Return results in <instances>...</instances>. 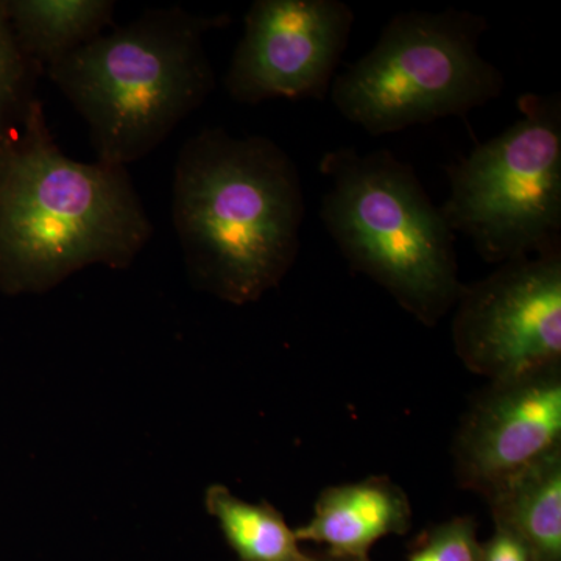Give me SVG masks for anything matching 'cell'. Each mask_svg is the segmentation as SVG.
<instances>
[{
  "label": "cell",
  "mask_w": 561,
  "mask_h": 561,
  "mask_svg": "<svg viewBox=\"0 0 561 561\" xmlns=\"http://www.w3.org/2000/svg\"><path fill=\"white\" fill-rule=\"evenodd\" d=\"M411 526L408 494L379 476L321 491L312 518L294 531L298 541L324 546L331 556L370 560L376 541L408 534Z\"/></svg>",
  "instance_id": "30bf717a"
},
{
  "label": "cell",
  "mask_w": 561,
  "mask_h": 561,
  "mask_svg": "<svg viewBox=\"0 0 561 561\" xmlns=\"http://www.w3.org/2000/svg\"><path fill=\"white\" fill-rule=\"evenodd\" d=\"M319 171L330 180L320 217L350 267L435 327L465 284L454 232L412 165L387 150L341 147L323 154Z\"/></svg>",
  "instance_id": "277c9868"
},
{
  "label": "cell",
  "mask_w": 561,
  "mask_h": 561,
  "mask_svg": "<svg viewBox=\"0 0 561 561\" xmlns=\"http://www.w3.org/2000/svg\"><path fill=\"white\" fill-rule=\"evenodd\" d=\"M300 173L265 136L206 128L173 171L172 220L192 283L243 306L275 289L300 251Z\"/></svg>",
  "instance_id": "7a4b0ae2"
},
{
  "label": "cell",
  "mask_w": 561,
  "mask_h": 561,
  "mask_svg": "<svg viewBox=\"0 0 561 561\" xmlns=\"http://www.w3.org/2000/svg\"><path fill=\"white\" fill-rule=\"evenodd\" d=\"M486 31L485 18L468 10L397 14L373 49L335 76L331 101L373 136L445 117L465 121L505 87L501 70L479 51Z\"/></svg>",
  "instance_id": "5b68a950"
},
{
  "label": "cell",
  "mask_w": 561,
  "mask_h": 561,
  "mask_svg": "<svg viewBox=\"0 0 561 561\" xmlns=\"http://www.w3.org/2000/svg\"><path fill=\"white\" fill-rule=\"evenodd\" d=\"M308 561H370V560H354L346 559V557L331 556L327 551L321 552H308Z\"/></svg>",
  "instance_id": "e0dca14e"
},
{
  "label": "cell",
  "mask_w": 561,
  "mask_h": 561,
  "mask_svg": "<svg viewBox=\"0 0 561 561\" xmlns=\"http://www.w3.org/2000/svg\"><path fill=\"white\" fill-rule=\"evenodd\" d=\"M205 505L238 561H308V552L300 548L295 531L267 502L250 504L227 486L210 485Z\"/></svg>",
  "instance_id": "4fadbf2b"
},
{
  "label": "cell",
  "mask_w": 561,
  "mask_h": 561,
  "mask_svg": "<svg viewBox=\"0 0 561 561\" xmlns=\"http://www.w3.org/2000/svg\"><path fill=\"white\" fill-rule=\"evenodd\" d=\"M38 68L22 51L0 0V136L24 117L33 99Z\"/></svg>",
  "instance_id": "5bb4252c"
},
{
  "label": "cell",
  "mask_w": 561,
  "mask_h": 561,
  "mask_svg": "<svg viewBox=\"0 0 561 561\" xmlns=\"http://www.w3.org/2000/svg\"><path fill=\"white\" fill-rule=\"evenodd\" d=\"M153 225L127 168L66 157L33 99L0 136V291L44 294L88 265L130 267Z\"/></svg>",
  "instance_id": "6da1fadb"
},
{
  "label": "cell",
  "mask_w": 561,
  "mask_h": 561,
  "mask_svg": "<svg viewBox=\"0 0 561 561\" xmlns=\"http://www.w3.org/2000/svg\"><path fill=\"white\" fill-rule=\"evenodd\" d=\"M486 501L493 522L519 535L537 561H561V449L513 476Z\"/></svg>",
  "instance_id": "7c38bea8"
},
{
  "label": "cell",
  "mask_w": 561,
  "mask_h": 561,
  "mask_svg": "<svg viewBox=\"0 0 561 561\" xmlns=\"http://www.w3.org/2000/svg\"><path fill=\"white\" fill-rule=\"evenodd\" d=\"M353 24L342 0H256L225 76L228 94L243 105L324 101Z\"/></svg>",
  "instance_id": "ba28073f"
},
{
  "label": "cell",
  "mask_w": 561,
  "mask_h": 561,
  "mask_svg": "<svg viewBox=\"0 0 561 561\" xmlns=\"http://www.w3.org/2000/svg\"><path fill=\"white\" fill-rule=\"evenodd\" d=\"M561 449V364L490 382L460 421L454 474L465 490L489 497L535 461Z\"/></svg>",
  "instance_id": "9c48e42d"
},
{
  "label": "cell",
  "mask_w": 561,
  "mask_h": 561,
  "mask_svg": "<svg viewBox=\"0 0 561 561\" xmlns=\"http://www.w3.org/2000/svg\"><path fill=\"white\" fill-rule=\"evenodd\" d=\"M230 21L180 7L149 10L46 69L87 124L99 162L142 160L201 108L216 87L205 35Z\"/></svg>",
  "instance_id": "3957f363"
},
{
  "label": "cell",
  "mask_w": 561,
  "mask_h": 561,
  "mask_svg": "<svg viewBox=\"0 0 561 561\" xmlns=\"http://www.w3.org/2000/svg\"><path fill=\"white\" fill-rule=\"evenodd\" d=\"M454 308V350L474 375L500 382L560 365L561 250L465 284Z\"/></svg>",
  "instance_id": "52a82bcc"
},
{
  "label": "cell",
  "mask_w": 561,
  "mask_h": 561,
  "mask_svg": "<svg viewBox=\"0 0 561 561\" xmlns=\"http://www.w3.org/2000/svg\"><path fill=\"white\" fill-rule=\"evenodd\" d=\"M522 119L446 168L440 210L490 264L561 250V98L524 94Z\"/></svg>",
  "instance_id": "8992f818"
},
{
  "label": "cell",
  "mask_w": 561,
  "mask_h": 561,
  "mask_svg": "<svg viewBox=\"0 0 561 561\" xmlns=\"http://www.w3.org/2000/svg\"><path fill=\"white\" fill-rule=\"evenodd\" d=\"M481 541L471 516H457L438 524L409 561H479Z\"/></svg>",
  "instance_id": "9a60e30c"
},
{
  "label": "cell",
  "mask_w": 561,
  "mask_h": 561,
  "mask_svg": "<svg viewBox=\"0 0 561 561\" xmlns=\"http://www.w3.org/2000/svg\"><path fill=\"white\" fill-rule=\"evenodd\" d=\"M479 561H537L529 546L504 524L494 523L493 535L481 542Z\"/></svg>",
  "instance_id": "2e32d148"
},
{
  "label": "cell",
  "mask_w": 561,
  "mask_h": 561,
  "mask_svg": "<svg viewBox=\"0 0 561 561\" xmlns=\"http://www.w3.org/2000/svg\"><path fill=\"white\" fill-rule=\"evenodd\" d=\"M22 51L38 69L72 54L113 24L111 0H3Z\"/></svg>",
  "instance_id": "8fae6325"
}]
</instances>
